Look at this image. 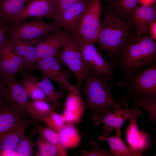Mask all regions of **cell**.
Returning a JSON list of instances; mask_svg holds the SVG:
<instances>
[{
  "instance_id": "1",
  "label": "cell",
  "mask_w": 156,
  "mask_h": 156,
  "mask_svg": "<svg viewBox=\"0 0 156 156\" xmlns=\"http://www.w3.org/2000/svg\"><path fill=\"white\" fill-rule=\"evenodd\" d=\"M114 10L104 15L96 42L100 50L116 59L133 36L134 25L129 16Z\"/></svg>"
},
{
  "instance_id": "2",
  "label": "cell",
  "mask_w": 156,
  "mask_h": 156,
  "mask_svg": "<svg viewBox=\"0 0 156 156\" xmlns=\"http://www.w3.org/2000/svg\"><path fill=\"white\" fill-rule=\"evenodd\" d=\"M107 81L103 75L90 69L81 87L86 107L94 115H102L119 105L127 108L129 107L126 97L120 101L113 99L110 91L111 86Z\"/></svg>"
},
{
  "instance_id": "3",
  "label": "cell",
  "mask_w": 156,
  "mask_h": 156,
  "mask_svg": "<svg viewBox=\"0 0 156 156\" xmlns=\"http://www.w3.org/2000/svg\"><path fill=\"white\" fill-rule=\"evenodd\" d=\"M116 60L114 65L122 75L120 85L123 87L131 77L148 66L144 51L137 36H133L130 38Z\"/></svg>"
},
{
  "instance_id": "4",
  "label": "cell",
  "mask_w": 156,
  "mask_h": 156,
  "mask_svg": "<svg viewBox=\"0 0 156 156\" xmlns=\"http://www.w3.org/2000/svg\"><path fill=\"white\" fill-rule=\"evenodd\" d=\"M56 57L60 64L65 66L72 72L76 79L77 84L81 88L90 69L83 60L80 38L70 33Z\"/></svg>"
},
{
  "instance_id": "5",
  "label": "cell",
  "mask_w": 156,
  "mask_h": 156,
  "mask_svg": "<svg viewBox=\"0 0 156 156\" xmlns=\"http://www.w3.org/2000/svg\"><path fill=\"white\" fill-rule=\"evenodd\" d=\"M7 28L8 36L14 40H36L60 29L54 23L46 22L42 18L10 23Z\"/></svg>"
},
{
  "instance_id": "6",
  "label": "cell",
  "mask_w": 156,
  "mask_h": 156,
  "mask_svg": "<svg viewBox=\"0 0 156 156\" xmlns=\"http://www.w3.org/2000/svg\"><path fill=\"white\" fill-rule=\"evenodd\" d=\"M101 12L100 0H91L74 34L83 40L95 43L101 23Z\"/></svg>"
},
{
  "instance_id": "7",
  "label": "cell",
  "mask_w": 156,
  "mask_h": 156,
  "mask_svg": "<svg viewBox=\"0 0 156 156\" xmlns=\"http://www.w3.org/2000/svg\"><path fill=\"white\" fill-rule=\"evenodd\" d=\"M123 88L127 95L156 98V64L139 71L131 77Z\"/></svg>"
},
{
  "instance_id": "8",
  "label": "cell",
  "mask_w": 156,
  "mask_h": 156,
  "mask_svg": "<svg viewBox=\"0 0 156 156\" xmlns=\"http://www.w3.org/2000/svg\"><path fill=\"white\" fill-rule=\"evenodd\" d=\"M113 109L102 115H93V123L96 126L102 124L104 132L109 133L115 130L116 135L121 136V128L124 123L140 110L134 107L129 109H124L120 105Z\"/></svg>"
},
{
  "instance_id": "9",
  "label": "cell",
  "mask_w": 156,
  "mask_h": 156,
  "mask_svg": "<svg viewBox=\"0 0 156 156\" xmlns=\"http://www.w3.org/2000/svg\"><path fill=\"white\" fill-rule=\"evenodd\" d=\"M81 53L85 63L92 71L103 75L107 81L113 77L112 66L103 58L94 43L80 38Z\"/></svg>"
},
{
  "instance_id": "10",
  "label": "cell",
  "mask_w": 156,
  "mask_h": 156,
  "mask_svg": "<svg viewBox=\"0 0 156 156\" xmlns=\"http://www.w3.org/2000/svg\"><path fill=\"white\" fill-rule=\"evenodd\" d=\"M70 34L60 29L39 39L34 44L37 51V61L47 57H56Z\"/></svg>"
},
{
  "instance_id": "11",
  "label": "cell",
  "mask_w": 156,
  "mask_h": 156,
  "mask_svg": "<svg viewBox=\"0 0 156 156\" xmlns=\"http://www.w3.org/2000/svg\"><path fill=\"white\" fill-rule=\"evenodd\" d=\"M25 71L22 58L14 51L11 39L6 37L0 50V73L6 79Z\"/></svg>"
},
{
  "instance_id": "12",
  "label": "cell",
  "mask_w": 156,
  "mask_h": 156,
  "mask_svg": "<svg viewBox=\"0 0 156 156\" xmlns=\"http://www.w3.org/2000/svg\"><path fill=\"white\" fill-rule=\"evenodd\" d=\"M91 0H79L56 16L52 22L60 28L75 34Z\"/></svg>"
},
{
  "instance_id": "13",
  "label": "cell",
  "mask_w": 156,
  "mask_h": 156,
  "mask_svg": "<svg viewBox=\"0 0 156 156\" xmlns=\"http://www.w3.org/2000/svg\"><path fill=\"white\" fill-rule=\"evenodd\" d=\"M32 68L41 73V78L52 79L57 82L64 90L70 83L69 81L70 73L62 69L57 57H49L39 60Z\"/></svg>"
},
{
  "instance_id": "14",
  "label": "cell",
  "mask_w": 156,
  "mask_h": 156,
  "mask_svg": "<svg viewBox=\"0 0 156 156\" xmlns=\"http://www.w3.org/2000/svg\"><path fill=\"white\" fill-rule=\"evenodd\" d=\"M56 10L53 0H30L22 11L10 23L19 22L30 18L45 17L54 19Z\"/></svg>"
},
{
  "instance_id": "15",
  "label": "cell",
  "mask_w": 156,
  "mask_h": 156,
  "mask_svg": "<svg viewBox=\"0 0 156 156\" xmlns=\"http://www.w3.org/2000/svg\"><path fill=\"white\" fill-rule=\"evenodd\" d=\"M5 81L3 96L6 102L30 115V101L22 83L17 80L15 76L6 79Z\"/></svg>"
},
{
  "instance_id": "16",
  "label": "cell",
  "mask_w": 156,
  "mask_h": 156,
  "mask_svg": "<svg viewBox=\"0 0 156 156\" xmlns=\"http://www.w3.org/2000/svg\"><path fill=\"white\" fill-rule=\"evenodd\" d=\"M77 84H71L67 88L68 94L65 102L63 115L66 122L79 123L86 108L85 101L82 98Z\"/></svg>"
},
{
  "instance_id": "17",
  "label": "cell",
  "mask_w": 156,
  "mask_h": 156,
  "mask_svg": "<svg viewBox=\"0 0 156 156\" xmlns=\"http://www.w3.org/2000/svg\"><path fill=\"white\" fill-rule=\"evenodd\" d=\"M128 16L136 27L137 36L148 34L156 21L155 8L153 3L138 5Z\"/></svg>"
},
{
  "instance_id": "18",
  "label": "cell",
  "mask_w": 156,
  "mask_h": 156,
  "mask_svg": "<svg viewBox=\"0 0 156 156\" xmlns=\"http://www.w3.org/2000/svg\"><path fill=\"white\" fill-rule=\"evenodd\" d=\"M142 114L140 110L131 116L126 131V138L129 147L141 153L147 149L150 144L148 135L140 130L137 124L138 117Z\"/></svg>"
},
{
  "instance_id": "19",
  "label": "cell",
  "mask_w": 156,
  "mask_h": 156,
  "mask_svg": "<svg viewBox=\"0 0 156 156\" xmlns=\"http://www.w3.org/2000/svg\"><path fill=\"white\" fill-rule=\"evenodd\" d=\"M34 123L31 119L24 117L0 138V156L4 152L14 149L21 137Z\"/></svg>"
},
{
  "instance_id": "20",
  "label": "cell",
  "mask_w": 156,
  "mask_h": 156,
  "mask_svg": "<svg viewBox=\"0 0 156 156\" xmlns=\"http://www.w3.org/2000/svg\"><path fill=\"white\" fill-rule=\"evenodd\" d=\"M11 39L14 51L23 60L25 71L29 75H32L31 70L37 60L35 40Z\"/></svg>"
},
{
  "instance_id": "21",
  "label": "cell",
  "mask_w": 156,
  "mask_h": 156,
  "mask_svg": "<svg viewBox=\"0 0 156 156\" xmlns=\"http://www.w3.org/2000/svg\"><path fill=\"white\" fill-rule=\"evenodd\" d=\"M28 115L7 103H0V138L21 118Z\"/></svg>"
},
{
  "instance_id": "22",
  "label": "cell",
  "mask_w": 156,
  "mask_h": 156,
  "mask_svg": "<svg viewBox=\"0 0 156 156\" xmlns=\"http://www.w3.org/2000/svg\"><path fill=\"white\" fill-rule=\"evenodd\" d=\"M98 139L107 142L110 147L108 151L112 156H141L142 155L141 152L128 147L121 136H113L104 132L99 137Z\"/></svg>"
},
{
  "instance_id": "23",
  "label": "cell",
  "mask_w": 156,
  "mask_h": 156,
  "mask_svg": "<svg viewBox=\"0 0 156 156\" xmlns=\"http://www.w3.org/2000/svg\"><path fill=\"white\" fill-rule=\"evenodd\" d=\"M30 0H0L1 20L5 24L10 23Z\"/></svg>"
},
{
  "instance_id": "24",
  "label": "cell",
  "mask_w": 156,
  "mask_h": 156,
  "mask_svg": "<svg viewBox=\"0 0 156 156\" xmlns=\"http://www.w3.org/2000/svg\"><path fill=\"white\" fill-rule=\"evenodd\" d=\"M74 123L66 122L64 126L57 132L62 145L66 149L79 145L81 136Z\"/></svg>"
},
{
  "instance_id": "25",
  "label": "cell",
  "mask_w": 156,
  "mask_h": 156,
  "mask_svg": "<svg viewBox=\"0 0 156 156\" xmlns=\"http://www.w3.org/2000/svg\"><path fill=\"white\" fill-rule=\"evenodd\" d=\"M127 102H132L133 107L140 108L148 114L147 123H152L155 124L156 121V98L145 97L133 95H129Z\"/></svg>"
},
{
  "instance_id": "26",
  "label": "cell",
  "mask_w": 156,
  "mask_h": 156,
  "mask_svg": "<svg viewBox=\"0 0 156 156\" xmlns=\"http://www.w3.org/2000/svg\"><path fill=\"white\" fill-rule=\"evenodd\" d=\"M23 78L22 82L28 97L33 101H49L37 83L38 77L29 75L25 71L21 72Z\"/></svg>"
},
{
  "instance_id": "27",
  "label": "cell",
  "mask_w": 156,
  "mask_h": 156,
  "mask_svg": "<svg viewBox=\"0 0 156 156\" xmlns=\"http://www.w3.org/2000/svg\"><path fill=\"white\" fill-rule=\"evenodd\" d=\"M42 79L40 81L37 79V83L48 99L50 103L56 109L61 107L60 100L64 98V96L63 90L56 89L49 79Z\"/></svg>"
},
{
  "instance_id": "28",
  "label": "cell",
  "mask_w": 156,
  "mask_h": 156,
  "mask_svg": "<svg viewBox=\"0 0 156 156\" xmlns=\"http://www.w3.org/2000/svg\"><path fill=\"white\" fill-rule=\"evenodd\" d=\"M49 103L42 100L30 101V115L38 121L43 120L57 109Z\"/></svg>"
},
{
  "instance_id": "29",
  "label": "cell",
  "mask_w": 156,
  "mask_h": 156,
  "mask_svg": "<svg viewBox=\"0 0 156 156\" xmlns=\"http://www.w3.org/2000/svg\"><path fill=\"white\" fill-rule=\"evenodd\" d=\"M34 133H38L47 140L55 145L57 149L60 156H67L69 155L66 149L62 144L57 133L48 127L38 125L33 130Z\"/></svg>"
},
{
  "instance_id": "30",
  "label": "cell",
  "mask_w": 156,
  "mask_h": 156,
  "mask_svg": "<svg viewBox=\"0 0 156 156\" xmlns=\"http://www.w3.org/2000/svg\"><path fill=\"white\" fill-rule=\"evenodd\" d=\"M36 149V155L38 156H60L57 147L39 135L34 142Z\"/></svg>"
},
{
  "instance_id": "31",
  "label": "cell",
  "mask_w": 156,
  "mask_h": 156,
  "mask_svg": "<svg viewBox=\"0 0 156 156\" xmlns=\"http://www.w3.org/2000/svg\"><path fill=\"white\" fill-rule=\"evenodd\" d=\"M114 9L119 12L129 16L138 5L139 0H112Z\"/></svg>"
},
{
  "instance_id": "32",
  "label": "cell",
  "mask_w": 156,
  "mask_h": 156,
  "mask_svg": "<svg viewBox=\"0 0 156 156\" xmlns=\"http://www.w3.org/2000/svg\"><path fill=\"white\" fill-rule=\"evenodd\" d=\"M43 121L48 127L56 132L62 127L66 122L63 115L59 114L56 111L52 112Z\"/></svg>"
},
{
  "instance_id": "33",
  "label": "cell",
  "mask_w": 156,
  "mask_h": 156,
  "mask_svg": "<svg viewBox=\"0 0 156 156\" xmlns=\"http://www.w3.org/2000/svg\"><path fill=\"white\" fill-rule=\"evenodd\" d=\"M34 144L29 136L24 134L15 148L18 156H31L33 154Z\"/></svg>"
},
{
  "instance_id": "34",
  "label": "cell",
  "mask_w": 156,
  "mask_h": 156,
  "mask_svg": "<svg viewBox=\"0 0 156 156\" xmlns=\"http://www.w3.org/2000/svg\"><path fill=\"white\" fill-rule=\"evenodd\" d=\"M91 145L93 149L92 151H87L82 150L79 154H75L74 156H112L108 151L102 149L98 145L97 142L93 140L91 141Z\"/></svg>"
},
{
  "instance_id": "35",
  "label": "cell",
  "mask_w": 156,
  "mask_h": 156,
  "mask_svg": "<svg viewBox=\"0 0 156 156\" xmlns=\"http://www.w3.org/2000/svg\"><path fill=\"white\" fill-rule=\"evenodd\" d=\"M53 0L55 3L56 10V17L62 11L69 8L79 0Z\"/></svg>"
},
{
  "instance_id": "36",
  "label": "cell",
  "mask_w": 156,
  "mask_h": 156,
  "mask_svg": "<svg viewBox=\"0 0 156 156\" xmlns=\"http://www.w3.org/2000/svg\"><path fill=\"white\" fill-rule=\"evenodd\" d=\"M7 26L5 23L0 20V50L5 39L7 32Z\"/></svg>"
},
{
  "instance_id": "37",
  "label": "cell",
  "mask_w": 156,
  "mask_h": 156,
  "mask_svg": "<svg viewBox=\"0 0 156 156\" xmlns=\"http://www.w3.org/2000/svg\"><path fill=\"white\" fill-rule=\"evenodd\" d=\"M5 86V80L0 73V103L5 100L3 94Z\"/></svg>"
},
{
  "instance_id": "38",
  "label": "cell",
  "mask_w": 156,
  "mask_h": 156,
  "mask_svg": "<svg viewBox=\"0 0 156 156\" xmlns=\"http://www.w3.org/2000/svg\"><path fill=\"white\" fill-rule=\"evenodd\" d=\"M150 34L151 36L155 40L156 39V22H154L150 28Z\"/></svg>"
},
{
  "instance_id": "39",
  "label": "cell",
  "mask_w": 156,
  "mask_h": 156,
  "mask_svg": "<svg viewBox=\"0 0 156 156\" xmlns=\"http://www.w3.org/2000/svg\"><path fill=\"white\" fill-rule=\"evenodd\" d=\"M18 156V154L17 151H14V150L4 152L1 155V156Z\"/></svg>"
},
{
  "instance_id": "40",
  "label": "cell",
  "mask_w": 156,
  "mask_h": 156,
  "mask_svg": "<svg viewBox=\"0 0 156 156\" xmlns=\"http://www.w3.org/2000/svg\"><path fill=\"white\" fill-rule=\"evenodd\" d=\"M139 2L142 4L148 5L153 3L155 0H139Z\"/></svg>"
},
{
  "instance_id": "41",
  "label": "cell",
  "mask_w": 156,
  "mask_h": 156,
  "mask_svg": "<svg viewBox=\"0 0 156 156\" xmlns=\"http://www.w3.org/2000/svg\"><path fill=\"white\" fill-rule=\"evenodd\" d=\"M1 10H0V20H1Z\"/></svg>"
},
{
  "instance_id": "42",
  "label": "cell",
  "mask_w": 156,
  "mask_h": 156,
  "mask_svg": "<svg viewBox=\"0 0 156 156\" xmlns=\"http://www.w3.org/2000/svg\"><path fill=\"white\" fill-rule=\"evenodd\" d=\"M107 0V1H109V2L111 1V2H112V0Z\"/></svg>"
}]
</instances>
